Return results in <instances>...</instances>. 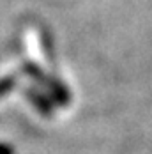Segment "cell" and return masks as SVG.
I'll list each match as a JSON object with an SVG mask.
<instances>
[{
    "mask_svg": "<svg viewBox=\"0 0 152 154\" xmlns=\"http://www.w3.org/2000/svg\"><path fill=\"white\" fill-rule=\"evenodd\" d=\"M16 85V78L14 76H5L0 78V97H4L9 91H13Z\"/></svg>",
    "mask_w": 152,
    "mask_h": 154,
    "instance_id": "cell-3",
    "label": "cell"
},
{
    "mask_svg": "<svg viewBox=\"0 0 152 154\" xmlns=\"http://www.w3.org/2000/svg\"><path fill=\"white\" fill-rule=\"evenodd\" d=\"M0 154H13V149L4 145V143H0Z\"/></svg>",
    "mask_w": 152,
    "mask_h": 154,
    "instance_id": "cell-4",
    "label": "cell"
},
{
    "mask_svg": "<svg viewBox=\"0 0 152 154\" xmlns=\"http://www.w3.org/2000/svg\"><path fill=\"white\" fill-rule=\"evenodd\" d=\"M27 97L30 99V103L43 115H51L53 110H51V105H50V101H48V97H46L44 94H41L39 91H35V89H29L27 91Z\"/></svg>",
    "mask_w": 152,
    "mask_h": 154,
    "instance_id": "cell-2",
    "label": "cell"
},
{
    "mask_svg": "<svg viewBox=\"0 0 152 154\" xmlns=\"http://www.w3.org/2000/svg\"><path fill=\"white\" fill-rule=\"evenodd\" d=\"M27 71H29L34 78H37L43 85H46V89H48V91L51 92V96L57 99V103H60V105L69 103V91L62 85L60 82H57L55 78L46 76L44 73H43L37 66H34V64H27Z\"/></svg>",
    "mask_w": 152,
    "mask_h": 154,
    "instance_id": "cell-1",
    "label": "cell"
}]
</instances>
